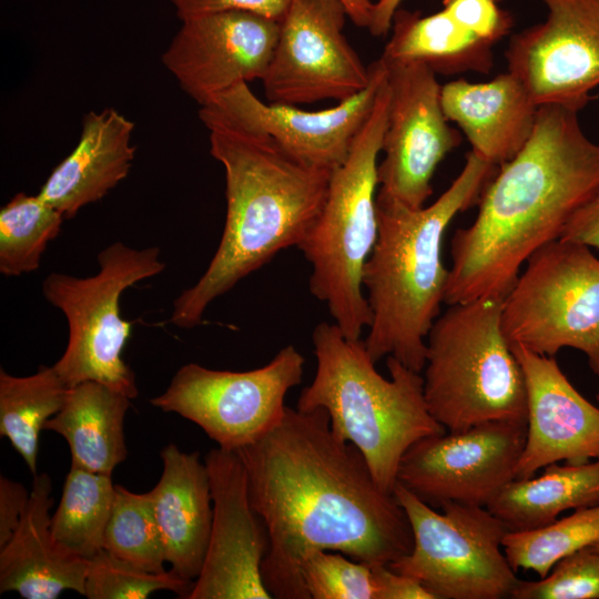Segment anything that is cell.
I'll use <instances>...</instances> for the list:
<instances>
[{
  "label": "cell",
  "instance_id": "6da1fadb",
  "mask_svg": "<svg viewBox=\"0 0 599 599\" xmlns=\"http://www.w3.org/2000/svg\"><path fill=\"white\" fill-rule=\"evenodd\" d=\"M235 451L268 535L262 578L272 598L309 599L303 568L318 551L375 567L413 549L404 508L361 451L335 436L324 409L286 406L271 430Z\"/></svg>",
  "mask_w": 599,
  "mask_h": 599
},
{
  "label": "cell",
  "instance_id": "7a4b0ae2",
  "mask_svg": "<svg viewBox=\"0 0 599 599\" xmlns=\"http://www.w3.org/2000/svg\"><path fill=\"white\" fill-rule=\"evenodd\" d=\"M598 189L599 144L581 130L578 112L539 105L530 139L498 167L474 222L453 236L444 303L505 297L521 265L559 238L572 213Z\"/></svg>",
  "mask_w": 599,
  "mask_h": 599
},
{
  "label": "cell",
  "instance_id": "3957f363",
  "mask_svg": "<svg viewBox=\"0 0 599 599\" xmlns=\"http://www.w3.org/2000/svg\"><path fill=\"white\" fill-rule=\"evenodd\" d=\"M210 152L225 175L226 216L221 242L199 281L173 303L171 322L192 328L207 306L278 252L301 244L319 215L329 171L308 166L273 138L246 130L204 105Z\"/></svg>",
  "mask_w": 599,
  "mask_h": 599
},
{
  "label": "cell",
  "instance_id": "277c9868",
  "mask_svg": "<svg viewBox=\"0 0 599 599\" xmlns=\"http://www.w3.org/2000/svg\"><path fill=\"white\" fill-rule=\"evenodd\" d=\"M497 170L470 151L448 189L419 209L377 192L378 233L362 280L372 313L364 344L375 363L392 356L423 372L449 276L441 258L445 232L458 213L478 204Z\"/></svg>",
  "mask_w": 599,
  "mask_h": 599
},
{
  "label": "cell",
  "instance_id": "5b68a950",
  "mask_svg": "<svg viewBox=\"0 0 599 599\" xmlns=\"http://www.w3.org/2000/svg\"><path fill=\"white\" fill-rule=\"evenodd\" d=\"M312 342L316 370L296 407L324 409L335 436L355 446L379 487L393 493L407 449L446 432L428 409L423 375L388 356L385 378L364 341L346 338L335 323L317 324Z\"/></svg>",
  "mask_w": 599,
  "mask_h": 599
},
{
  "label": "cell",
  "instance_id": "8992f818",
  "mask_svg": "<svg viewBox=\"0 0 599 599\" xmlns=\"http://www.w3.org/2000/svg\"><path fill=\"white\" fill-rule=\"evenodd\" d=\"M386 79L345 162L332 171L324 206L297 248L312 266L309 291L344 336L361 339L372 321L363 270L378 233V155L387 124Z\"/></svg>",
  "mask_w": 599,
  "mask_h": 599
},
{
  "label": "cell",
  "instance_id": "52a82bcc",
  "mask_svg": "<svg viewBox=\"0 0 599 599\" xmlns=\"http://www.w3.org/2000/svg\"><path fill=\"white\" fill-rule=\"evenodd\" d=\"M504 298L451 304L428 332L424 395L450 432L488 422L527 424L525 376L501 327Z\"/></svg>",
  "mask_w": 599,
  "mask_h": 599
},
{
  "label": "cell",
  "instance_id": "ba28073f",
  "mask_svg": "<svg viewBox=\"0 0 599 599\" xmlns=\"http://www.w3.org/2000/svg\"><path fill=\"white\" fill-rule=\"evenodd\" d=\"M98 263L99 272L90 277L51 273L43 281L45 300L64 314L69 327L65 351L53 367L69 387L93 380L133 399L135 376L122 357L132 325L121 316L120 298L165 264L159 247L138 250L122 242L103 248Z\"/></svg>",
  "mask_w": 599,
  "mask_h": 599
},
{
  "label": "cell",
  "instance_id": "9c48e42d",
  "mask_svg": "<svg viewBox=\"0 0 599 599\" xmlns=\"http://www.w3.org/2000/svg\"><path fill=\"white\" fill-rule=\"evenodd\" d=\"M393 494L414 544L392 570L417 580L434 599L510 598L520 579L502 549L509 528L487 507L448 502L437 512L399 483Z\"/></svg>",
  "mask_w": 599,
  "mask_h": 599
},
{
  "label": "cell",
  "instance_id": "30bf717a",
  "mask_svg": "<svg viewBox=\"0 0 599 599\" xmlns=\"http://www.w3.org/2000/svg\"><path fill=\"white\" fill-rule=\"evenodd\" d=\"M501 327L510 346L539 355L576 348L599 376V258L560 237L540 247L504 298Z\"/></svg>",
  "mask_w": 599,
  "mask_h": 599
},
{
  "label": "cell",
  "instance_id": "8fae6325",
  "mask_svg": "<svg viewBox=\"0 0 599 599\" xmlns=\"http://www.w3.org/2000/svg\"><path fill=\"white\" fill-rule=\"evenodd\" d=\"M305 359L286 345L264 366L245 372L183 365L150 403L196 424L220 448L237 450L282 418L288 390L302 382Z\"/></svg>",
  "mask_w": 599,
  "mask_h": 599
},
{
  "label": "cell",
  "instance_id": "7c38bea8",
  "mask_svg": "<svg viewBox=\"0 0 599 599\" xmlns=\"http://www.w3.org/2000/svg\"><path fill=\"white\" fill-rule=\"evenodd\" d=\"M346 17L341 0H291L262 80L270 103L341 102L368 85L369 69L344 34Z\"/></svg>",
  "mask_w": 599,
  "mask_h": 599
},
{
  "label": "cell",
  "instance_id": "4fadbf2b",
  "mask_svg": "<svg viewBox=\"0 0 599 599\" xmlns=\"http://www.w3.org/2000/svg\"><path fill=\"white\" fill-rule=\"evenodd\" d=\"M382 58V57H380ZM389 104L377 166L378 193L409 207L425 206L438 164L459 145L444 114L436 73L414 60H386Z\"/></svg>",
  "mask_w": 599,
  "mask_h": 599
},
{
  "label": "cell",
  "instance_id": "5bb4252c",
  "mask_svg": "<svg viewBox=\"0 0 599 599\" xmlns=\"http://www.w3.org/2000/svg\"><path fill=\"white\" fill-rule=\"evenodd\" d=\"M527 424L488 422L425 437L400 459L397 483L432 507H487L512 479Z\"/></svg>",
  "mask_w": 599,
  "mask_h": 599
},
{
  "label": "cell",
  "instance_id": "9a60e30c",
  "mask_svg": "<svg viewBox=\"0 0 599 599\" xmlns=\"http://www.w3.org/2000/svg\"><path fill=\"white\" fill-rule=\"evenodd\" d=\"M544 22L511 38L508 71L537 105L579 112L599 87V0H542Z\"/></svg>",
  "mask_w": 599,
  "mask_h": 599
},
{
  "label": "cell",
  "instance_id": "2e32d148",
  "mask_svg": "<svg viewBox=\"0 0 599 599\" xmlns=\"http://www.w3.org/2000/svg\"><path fill=\"white\" fill-rule=\"evenodd\" d=\"M181 22L162 62L200 106L237 83L263 80L276 47L278 21L225 10Z\"/></svg>",
  "mask_w": 599,
  "mask_h": 599
},
{
  "label": "cell",
  "instance_id": "e0dca14e",
  "mask_svg": "<svg viewBox=\"0 0 599 599\" xmlns=\"http://www.w3.org/2000/svg\"><path fill=\"white\" fill-rule=\"evenodd\" d=\"M213 500L210 541L187 599H271L262 578L266 528L252 506L236 451L213 448L204 458Z\"/></svg>",
  "mask_w": 599,
  "mask_h": 599
},
{
  "label": "cell",
  "instance_id": "ac0fdd59",
  "mask_svg": "<svg viewBox=\"0 0 599 599\" xmlns=\"http://www.w3.org/2000/svg\"><path fill=\"white\" fill-rule=\"evenodd\" d=\"M368 69L370 80L363 91L325 110L263 102L247 82L235 84L205 105L246 130L270 135L302 163L332 172L347 159L386 79L382 58Z\"/></svg>",
  "mask_w": 599,
  "mask_h": 599
},
{
  "label": "cell",
  "instance_id": "d6986e66",
  "mask_svg": "<svg viewBox=\"0 0 599 599\" xmlns=\"http://www.w3.org/2000/svg\"><path fill=\"white\" fill-rule=\"evenodd\" d=\"M527 389L526 441L515 478L532 477L559 461L580 464L599 458V408L569 382L555 357L510 346Z\"/></svg>",
  "mask_w": 599,
  "mask_h": 599
},
{
  "label": "cell",
  "instance_id": "ffe728a7",
  "mask_svg": "<svg viewBox=\"0 0 599 599\" xmlns=\"http://www.w3.org/2000/svg\"><path fill=\"white\" fill-rule=\"evenodd\" d=\"M162 474L148 491L161 532L165 560L180 577L195 581L206 555L213 500L205 463L200 454L175 444L161 450Z\"/></svg>",
  "mask_w": 599,
  "mask_h": 599
},
{
  "label": "cell",
  "instance_id": "44dd1931",
  "mask_svg": "<svg viewBox=\"0 0 599 599\" xmlns=\"http://www.w3.org/2000/svg\"><path fill=\"white\" fill-rule=\"evenodd\" d=\"M440 101L445 116L461 129L471 151L498 167L526 145L539 108L509 71L484 83L448 82L441 85Z\"/></svg>",
  "mask_w": 599,
  "mask_h": 599
},
{
  "label": "cell",
  "instance_id": "7402d4cb",
  "mask_svg": "<svg viewBox=\"0 0 599 599\" xmlns=\"http://www.w3.org/2000/svg\"><path fill=\"white\" fill-rule=\"evenodd\" d=\"M51 478L33 476L29 501L10 540L0 548V592L26 599H55L63 591L84 593L88 559L63 549L52 537Z\"/></svg>",
  "mask_w": 599,
  "mask_h": 599
},
{
  "label": "cell",
  "instance_id": "603a6c76",
  "mask_svg": "<svg viewBox=\"0 0 599 599\" xmlns=\"http://www.w3.org/2000/svg\"><path fill=\"white\" fill-rule=\"evenodd\" d=\"M134 123L113 108L88 112L78 144L41 186L38 195L72 219L124 180L134 159Z\"/></svg>",
  "mask_w": 599,
  "mask_h": 599
},
{
  "label": "cell",
  "instance_id": "cb8c5ba5",
  "mask_svg": "<svg viewBox=\"0 0 599 599\" xmlns=\"http://www.w3.org/2000/svg\"><path fill=\"white\" fill-rule=\"evenodd\" d=\"M131 398L101 383L69 387L61 409L44 425L69 444L71 466L112 475L128 455L124 417Z\"/></svg>",
  "mask_w": 599,
  "mask_h": 599
},
{
  "label": "cell",
  "instance_id": "d4e9b609",
  "mask_svg": "<svg viewBox=\"0 0 599 599\" xmlns=\"http://www.w3.org/2000/svg\"><path fill=\"white\" fill-rule=\"evenodd\" d=\"M593 506H599V458L555 463L538 477L515 478L487 508L509 530H528L555 521L566 510Z\"/></svg>",
  "mask_w": 599,
  "mask_h": 599
},
{
  "label": "cell",
  "instance_id": "484cf974",
  "mask_svg": "<svg viewBox=\"0 0 599 599\" xmlns=\"http://www.w3.org/2000/svg\"><path fill=\"white\" fill-rule=\"evenodd\" d=\"M393 32L382 58L425 63L436 74L453 75L467 71L489 73L491 44L456 22L444 9L422 17L418 11L397 9Z\"/></svg>",
  "mask_w": 599,
  "mask_h": 599
},
{
  "label": "cell",
  "instance_id": "4316f807",
  "mask_svg": "<svg viewBox=\"0 0 599 599\" xmlns=\"http://www.w3.org/2000/svg\"><path fill=\"white\" fill-rule=\"evenodd\" d=\"M69 386L53 366H41L30 376L0 370V435L37 475L40 432L63 406Z\"/></svg>",
  "mask_w": 599,
  "mask_h": 599
},
{
  "label": "cell",
  "instance_id": "83f0119b",
  "mask_svg": "<svg viewBox=\"0 0 599 599\" xmlns=\"http://www.w3.org/2000/svg\"><path fill=\"white\" fill-rule=\"evenodd\" d=\"M114 497L112 475L71 466L51 516L53 539L70 554L91 559L103 549Z\"/></svg>",
  "mask_w": 599,
  "mask_h": 599
},
{
  "label": "cell",
  "instance_id": "f1b7e54d",
  "mask_svg": "<svg viewBox=\"0 0 599 599\" xmlns=\"http://www.w3.org/2000/svg\"><path fill=\"white\" fill-rule=\"evenodd\" d=\"M64 216L38 194L17 193L0 210V272L19 276L37 271Z\"/></svg>",
  "mask_w": 599,
  "mask_h": 599
},
{
  "label": "cell",
  "instance_id": "f546056e",
  "mask_svg": "<svg viewBox=\"0 0 599 599\" xmlns=\"http://www.w3.org/2000/svg\"><path fill=\"white\" fill-rule=\"evenodd\" d=\"M599 541V506L581 508L542 527L509 530L502 549L517 569L544 578L561 558Z\"/></svg>",
  "mask_w": 599,
  "mask_h": 599
},
{
  "label": "cell",
  "instance_id": "4dcf8cb0",
  "mask_svg": "<svg viewBox=\"0 0 599 599\" xmlns=\"http://www.w3.org/2000/svg\"><path fill=\"white\" fill-rule=\"evenodd\" d=\"M103 549L143 570H165L164 547L149 493L138 494L115 486Z\"/></svg>",
  "mask_w": 599,
  "mask_h": 599
},
{
  "label": "cell",
  "instance_id": "1f68e13d",
  "mask_svg": "<svg viewBox=\"0 0 599 599\" xmlns=\"http://www.w3.org/2000/svg\"><path fill=\"white\" fill-rule=\"evenodd\" d=\"M193 583L171 569L146 571L102 549L88 560L83 596L89 599H144L158 590H170L186 598Z\"/></svg>",
  "mask_w": 599,
  "mask_h": 599
},
{
  "label": "cell",
  "instance_id": "d6a6232c",
  "mask_svg": "<svg viewBox=\"0 0 599 599\" xmlns=\"http://www.w3.org/2000/svg\"><path fill=\"white\" fill-rule=\"evenodd\" d=\"M309 599H376L372 567L337 551H318L303 568Z\"/></svg>",
  "mask_w": 599,
  "mask_h": 599
},
{
  "label": "cell",
  "instance_id": "836d02e7",
  "mask_svg": "<svg viewBox=\"0 0 599 599\" xmlns=\"http://www.w3.org/2000/svg\"><path fill=\"white\" fill-rule=\"evenodd\" d=\"M510 598L599 599V552L588 546L561 558L540 580H519Z\"/></svg>",
  "mask_w": 599,
  "mask_h": 599
},
{
  "label": "cell",
  "instance_id": "e575fe53",
  "mask_svg": "<svg viewBox=\"0 0 599 599\" xmlns=\"http://www.w3.org/2000/svg\"><path fill=\"white\" fill-rule=\"evenodd\" d=\"M502 0H443L444 10L460 26L494 45L514 26L511 13L500 7Z\"/></svg>",
  "mask_w": 599,
  "mask_h": 599
},
{
  "label": "cell",
  "instance_id": "d590c367",
  "mask_svg": "<svg viewBox=\"0 0 599 599\" xmlns=\"http://www.w3.org/2000/svg\"><path fill=\"white\" fill-rule=\"evenodd\" d=\"M170 2L175 8L180 20L217 11L243 10L263 14L280 22L291 0H170Z\"/></svg>",
  "mask_w": 599,
  "mask_h": 599
},
{
  "label": "cell",
  "instance_id": "8d00e7d4",
  "mask_svg": "<svg viewBox=\"0 0 599 599\" xmlns=\"http://www.w3.org/2000/svg\"><path fill=\"white\" fill-rule=\"evenodd\" d=\"M30 494L18 481L0 477V548L17 530L27 508Z\"/></svg>",
  "mask_w": 599,
  "mask_h": 599
},
{
  "label": "cell",
  "instance_id": "74e56055",
  "mask_svg": "<svg viewBox=\"0 0 599 599\" xmlns=\"http://www.w3.org/2000/svg\"><path fill=\"white\" fill-rule=\"evenodd\" d=\"M560 238L599 250V189L572 213Z\"/></svg>",
  "mask_w": 599,
  "mask_h": 599
},
{
  "label": "cell",
  "instance_id": "f35d334b",
  "mask_svg": "<svg viewBox=\"0 0 599 599\" xmlns=\"http://www.w3.org/2000/svg\"><path fill=\"white\" fill-rule=\"evenodd\" d=\"M376 599H434L415 579L392 570L387 565L372 567Z\"/></svg>",
  "mask_w": 599,
  "mask_h": 599
},
{
  "label": "cell",
  "instance_id": "ab89813d",
  "mask_svg": "<svg viewBox=\"0 0 599 599\" xmlns=\"http://www.w3.org/2000/svg\"><path fill=\"white\" fill-rule=\"evenodd\" d=\"M403 0H377L373 4L370 21L367 27L370 34L380 37L392 28V21Z\"/></svg>",
  "mask_w": 599,
  "mask_h": 599
},
{
  "label": "cell",
  "instance_id": "60d3db41",
  "mask_svg": "<svg viewBox=\"0 0 599 599\" xmlns=\"http://www.w3.org/2000/svg\"><path fill=\"white\" fill-rule=\"evenodd\" d=\"M346 10L348 18L357 26L367 28L370 21L372 9L374 2L370 0H341Z\"/></svg>",
  "mask_w": 599,
  "mask_h": 599
},
{
  "label": "cell",
  "instance_id": "b9f144b4",
  "mask_svg": "<svg viewBox=\"0 0 599 599\" xmlns=\"http://www.w3.org/2000/svg\"><path fill=\"white\" fill-rule=\"evenodd\" d=\"M591 547L599 552V541L592 544Z\"/></svg>",
  "mask_w": 599,
  "mask_h": 599
},
{
  "label": "cell",
  "instance_id": "7bdbcfd3",
  "mask_svg": "<svg viewBox=\"0 0 599 599\" xmlns=\"http://www.w3.org/2000/svg\"><path fill=\"white\" fill-rule=\"evenodd\" d=\"M597 400H598V403H599V394L597 395Z\"/></svg>",
  "mask_w": 599,
  "mask_h": 599
}]
</instances>
